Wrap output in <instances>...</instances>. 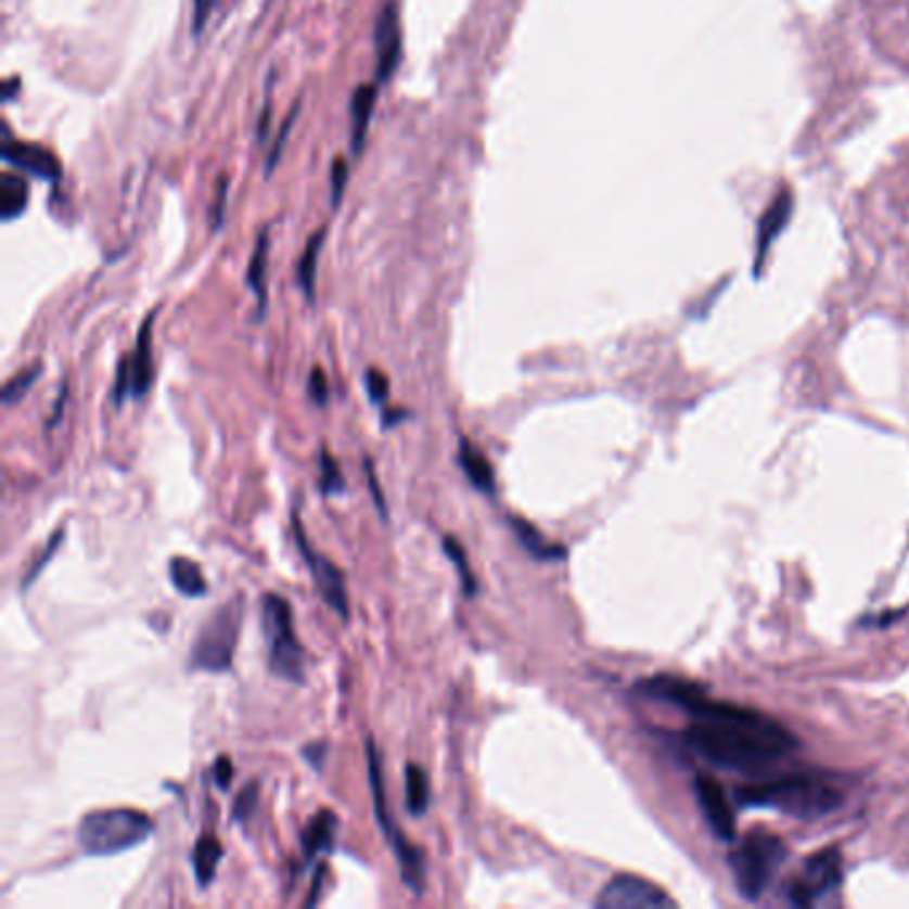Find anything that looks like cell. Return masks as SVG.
<instances>
[{"label": "cell", "mask_w": 909, "mask_h": 909, "mask_svg": "<svg viewBox=\"0 0 909 909\" xmlns=\"http://www.w3.org/2000/svg\"><path fill=\"white\" fill-rule=\"evenodd\" d=\"M693 722L686 728V744L696 755L726 771L757 773L797 750V739L768 715L739 704L699 699L689 709Z\"/></svg>", "instance_id": "cell-1"}, {"label": "cell", "mask_w": 909, "mask_h": 909, "mask_svg": "<svg viewBox=\"0 0 909 909\" xmlns=\"http://www.w3.org/2000/svg\"><path fill=\"white\" fill-rule=\"evenodd\" d=\"M737 801L744 808H779L797 819H821L843 806V792L821 773L801 771L739 786Z\"/></svg>", "instance_id": "cell-2"}, {"label": "cell", "mask_w": 909, "mask_h": 909, "mask_svg": "<svg viewBox=\"0 0 909 909\" xmlns=\"http://www.w3.org/2000/svg\"><path fill=\"white\" fill-rule=\"evenodd\" d=\"M155 824L137 808H99L78 821V846L91 856H115L153 835Z\"/></svg>", "instance_id": "cell-3"}, {"label": "cell", "mask_w": 909, "mask_h": 909, "mask_svg": "<svg viewBox=\"0 0 909 909\" xmlns=\"http://www.w3.org/2000/svg\"><path fill=\"white\" fill-rule=\"evenodd\" d=\"M261 629H265L267 662H270L272 675L289 683H305L307 654L305 645L294 635V616L283 596L267 592L261 598Z\"/></svg>", "instance_id": "cell-4"}, {"label": "cell", "mask_w": 909, "mask_h": 909, "mask_svg": "<svg viewBox=\"0 0 909 909\" xmlns=\"http://www.w3.org/2000/svg\"><path fill=\"white\" fill-rule=\"evenodd\" d=\"M366 763H369V786H371V801H374L376 821H379V827H382V835L389 841V848H393L395 859H398L400 880H404L406 888H411L413 896H422L424 894V854L413 846L406 835H400L398 827H395V819H393V814H389V803H387V786H384L382 757H379L374 739L366 742Z\"/></svg>", "instance_id": "cell-5"}, {"label": "cell", "mask_w": 909, "mask_h": 909, "mask_svg": "<svg viewBox=\"0 0 909 909\" xmlns=\"http://www.w3.org/2000/svg\"><path fill=\"white\" fill-rule=\"evenodd\" d=\"M786 859V846L779 835L766 830H753L731 854L733 878L739 894L747 901H757L766 894L768 883L777 875Z\"/></svg>", "instance_id": "cell-6"}, {"label": "cell", "mask_w": 909, "mask_h": 909, "mask_svg": "<svg viewBox=\"0 0 909 909\" xmlns=\"http://www.w3.org/2000/svg\"><path fill=\"white\" fill-rule=\"evenodd\" d=\"M243 627V598L227 600L197 632L190 649V669L201 673H230L238 638Z\"/></svg>", "instance_id": "cell-7"}, {"label": "cell", "mask_w": 909, "mask_h": 909, "mask_svg": "<svg viewBox=\"0 0 909 909\" xmlns=\"http://www.w3.org/2000/svg\"><path fill=\"white\" fill-rule=\"evenodd\" d=\"M153 325L155 312H150L148 318H144L142 329H139L133 353L120 360V369L113 387L115 406H124L126 398L142 400L144 395L150 393V387H153Z\"/></svg>", "instance_id": "cell-8"}, {"label": "cell", "mask_w": 909, "mask_h": 909, "mask_svg": "<svg viewBox=\"0 0 909 909\" xmlns=\"http://www.w3.org/2000/svg\"><path fill=\"white\" fill-rule=\"evenodd\" d=\"M294 534H296V545H299V552H302V558H305L307 568H310L312 581H315V587H318L320 598H323L325 603L340 614L342 622H347L349 596H347V581H345V574H342V568L331 563L323 552L312 550L310 539H307V534H305V526H302V517L296 515V512H294Z\"/></svg>", "instance_id": "cell-9"}, {"label": "cell", "mask_w": 909, "mask_h": 909, "mask_svg": "<svg viewBox=\"0 0 909 909\" xmlns=\"http://www.w3.org/2000/svg\"><path fill=\"white\" fill-rule=\"evenodd\" d=\"M843 861L841 850L827 848L821 854L811 856L803 867V878H797L790 888V905L795 907H814L824 899L827 894L837 888L841 883Z\"/></svg>", "instance_id": "cell-10"}, {"label": "cell", "mask_w": 909, "mask_h": 909, "mask_svg": "<svg viewBox=\"0 0 909 909\" xmlns=\"http://www.w3.org/2000/svg\"><path fill=\"white\" fill-rule=\"evenodd\" d=\"M596 907L600 909H669L675 899L664 894L656 883L638 875H616L603 885Z\"/></svg>", "instance_id": "cell-11"}, {"label": "cell", "mask_w": 909, "mask_h": 909, "mask_svg": "<svg viewBox=\"0 0 909 909\" xmlns=\"http://www.w3.org/2000/svg\"><path fill=\"white\" fill-rule=\"evenodd\" d=\"M374 46H376V80L393 78L395 67L404 56V30H400V11L395 0H387L376 16L374 30Z\"/></svg>", "instance_id": "cell-12"}, {"label": "cell", "mask_w": 909, "mask_h": 909, "mask_svg": "<svg viewBox=\"0 0 909 909\" xmlns=\"http://www.w3.org/2000/svg\"><path fill=\"white\" fill-rule=\"evenodd\" d=\"M0 153H3L5 163H11L14 168H20L22 174H33V177L49 179V182L60 179V174H62L60 157L51 153V150L38 148V144L14 142L9 131H5V142H3V150H0Z\"/></svg>", "instance_id": "cell-13"}, {"label": "cell", "mask_w": 909, "mask_h": 909, "mask_svg": "<svg viewBox=\"0 0 909 909\" xmlns=\"http://www.w3.org/2000/svg\"><path fill=\"white\" fill-rule=\"evenodd\" d=\"M696 797H699V806H702V814H704V819H707L709 830H713L720 841L733 843V837H737V824H733V808H731V803H728L722 786L715 782V779L699 777Z\"/></svg>", "instance_id": "cell-14"}, {"label": "cell", "mask_w": 909, "mask_h": 909, "mask_svg": "<svg viewBox=\"0 0 909 909\" xmlns=\"http://www.w3.org/2000/svg\"><path fill=\"white\" fill-rule=\"evenodd\" d=\"M792 206H795V197H792V190L782 184V190H777L771 206L763 212L760 225H757V246H755V276L760 272V265L766 261L768 248L777 241L779 232L784 230L786 221L792 217Z\"/></svg>", "instance_id": "cell-15"}, {"label": "cell", "mask_w": 909, "mask_h": 909, "mask_svg": "<svg viewBox=\"0 0 909 909\" xmlns=\"http://www.w3.org/2000/svg\"><path fill=\"white\" fill-rule=\"evenodd\" d=\"M638 693H643L645 699H654V702L673 704V707H680L683 713H689L699 699L707 696V693L699 689V686L689 683V680L669 678V675H658V678L643 680V683H638Z\"/></svg>", "instance_id": "cell-16"}, {"label": "cell", "mask_w": 909, "mask_h": 909, "mask_svg": "<svg viewBox=\"0 0 909 909\" xmlns=\"http://www.w3.org/2000/svg\"><path fill=\"white\" fill-rule=\"evenodd\" d=\"M457 462L475 491L486 494V497H494V494H497V472H494L486 453H483L470 438L459 440Z\"/></svg>", "instance_id": "cell-17"}, {"label": "cell", "mask_w": 909, "mask_h": 909, "mask_svg": "<svg viewBox=\"0 0 909 909\" xmlns=\"http://www.w3.org/2000/svg\"><path fill=\"white\" fill-rule=\"evenodd\" d=\"M336 814L331 808H320L312 816L310 824L302 830V854H305V867H312L323 854H329L336 837Z\"/></svg>", "instance_id": "cell-18"}, {"label": "cell", "mask_w": 909, "mask_h": 909, "mask_svg": "<svg viewBox=\"0 0 909 909\" xmlns=\"http://www.w3.org/2000/svg\"><path fill=\"white\" fill-rule=\"evenodd\" d=\"M374 104H376L374 84H366L355 89L353 102H349V148H353V155L363 153L366 137H369L371 115H374Z\"/></svg>", "instance_id": "cell-19"}, {"label": "cell", "mask_w": 909, "mask_h": 909, "mask_svg": "<svg viewBox=\"0 0 909 909\" xmlns=\"http://www.w3.org/2000/svg\"><path fill=\"white\" fill-rule=\"evenodd\" d=\"M510 528H512V534L517 536V545H521L523 550L534 558V561L555 563L565 558V547L547 539V536L541 534L534 523L521 521V517H510Z\"/></svg>", "instance_id": "cell-20"}, {"label": "cell", "mask_w": 909, "mask_h": 909, "mask_svg": "<svg viewBox=\"0 0 909 909\" xmlns=\"http://www.w3.org/2000/svg\"><path fill=\"white\" fill-rule=\"evenodd\" d=\"M221 856H225V848H221V841L217 835L197 837L195 848H192V872H195V880L201 888H208V885L214 883Z\"/></svg>", "instance_id": "cell-21"}, {"label": "cell", "mask_w": 909, "mask_h": 909, "mask_svg": "<svg viewBox=\"0 0 909 909\" xmlns=\"http://www.w3.org/2000/svg\"><path fill=\"white\" fill-rule=\"evenodd\" d=\"M168 576H171V585L177 587L179 596L184 598H203L208 592V581L203 576V568L190 558H171L168 563Z\"/></svg>", "instance_id": "cell-22"}, {"label": "cell", "mask_w": 909, "mask_h": 909, "mask_svg": "<svg viewBox=\"0 0 909 909\" xmlns=\"http://www.w3.org/2000/svg\"><path fill=\"white\" fill-rule=\"evenodd\" d=\"M27 201H30V184L25 174L5 171L0 177V217L16 219L27 208Z\"/></svg>", "instance_id": "cell-23"}, {"label": "cell", "mask_w": 909, "mask_h": 909, "mask_svg": "<svg viewBox=\"0 0 909 909\" xmlns=\"http://www.w3.org/2000/svg\"><path fill=\"white\" fill-rule=\"evenodd\" d=\"M267 254H270V232H267L265 227V230L259 232V238H256V246L246 272L248 289L254 291L256 305H259V315L265 312L267 307Z\"/></svg>", "instance_id": "cell-24"}, {"label": "cell", "mask_w": 909, "mask_h": 909, "mask_svg": "<svg viewBox=\"0 0 909 909\" xmlns=\"http://www.w3.org/2000/svg\"><path fill=\"white\" fill-rule=\"evenodd\" d=\"M406 782V808L413 819L424 816L430 811V801H433V792H430V779L417 763H408L404 771Z\"/></svg>", "instance_id": "cell-25"}, {"label": "cell", "mask_w": 909, "mask_h": 909, "mask_svg": "<svg viewBox=\"0 0 909 909\" xmlns=\"http://www.w3.org/2000/svg\"><path fill=\"white\" fill-rule=\"evenodd\" d=\"M323 238H325V230L312 232L305 252H302L299 256V265H296V281H299V289L305 291L307 302H315V281H318V259H320V248H323Z\"/></svg>", "instance_id": "cell-26"}, {"label": "cell", "mask_w": 909, "mask_h": 909, "mask_svg": "<svg viewBox=\"0 0 909 909\" xmlns=\"http://www.w3.org/2000/svg\"><path fill=\"white\" fill-rule=\"evenodd\" d=\"M318 468H320V494L323 497H336V494H345L347 491V483H345V475H342L340 464H336V459L331 457L329 446H320V453H318Z\"/></svg>", "instance_id": "cell-27"}, {"label": "cell", "mask_w": 909, "mask_h": 909, "mask_svg": "<svg viewBox=\"0 0 909 909\" xmlns=\"http://www.w3.org/2000/svg\"><path fill=\"white\" fill-rule=\"evenodd\" d=\"M443 552H446V558L457 565V574L459 579H462V590L468 598H475L477 596V579L475 574H472L470 563H468V552H464V547L459 545L457 536H443Z\"/></svg>", "instance_id": "cell-28"}, {"label": "cell", "mask_w": 909, "mask_h": 909, "mask_svg": "<svg viewBox=\"0 0 909 909\" xmlns=\"http://www.w3.org/2000/svg\"><path fill=\"white\" fill-rule=\"evenodd\" d=\"M40 371H43V366H40V363H33L30 369L20 371V374H16L14 379H9V382H5V387H3V404H5V406L20 404V400L25 398L27 393H30L33 384L38 382Z\"/></svg>", "instance_id": "cell-29"}, {"label": "cell", "mask_w": 909, "mask_h": 909, "mask_svg": "<svg viewBox=\"0 0 909 909\" xmlns=\"http://www.w3.org/2000/svg\"><path fill=\"white\" fill-rule=\"evenodd\" d=\"M256 801H259V784L248 782L241 792L235 795V806H232V821L235 824H246L256 811Z\"/></svg>", "instance_id": "cell-30"}, {"label": "cell", "mask_w": 909, "mask_h": 909, "mask_svg": "<svg viewBox=\"0 0 909 909\" xmlns=\"http://www.w3.org/2000/svg\"><path fill=\"white\" fill-rule=\"evenodd\" d=\"M299 107H302V102H294V107H291V113L285 115V120H283L281 131H278L276 142H272V150H270V155H267V166H265L267 177H272V171H276L278 161H281L283 148H285V139H289L291 128H294V120H296V115H299Z\"/></svg>", "instance_id": "cell-31"}, {"label": "cell", "mask_w": 909, "mask_h": 909, "mask_svg": "<svg viewBox=\"0 0 909 909\" xmlns=\"http://www.w3.org/2000/svg\"><path fill=\"white\" fill-rule=\"evenodd\" d=\"M62 539H64V528H60V532H54V536H51V539L46 541V552H43V555L38 558V561H35V563L30 565V571H27V576H25V579H22V590H27V587H30L33 581L38 579L40 571H43L46 565H49L51 558H54V555H56V550H60Z\"/></svg>", "instance_id": "cell-32"}, {"label": "cell", "mask_w": 909, "mask_h": 909, "mask_svg": "<svg viewBox=\"0 0 909 909\" xmlns=\"http://www.w3.org/2000/svg\"><path fill=\"white\" fill-rule=\"evenodd\" d=\"M366 393H369L371 404L376 406H387V398H389V379L382 374V371L376 369H369L366 371Z\"/></svg>", "instance_id": "cell-33"}, {"label": "cell", "mask_w": 909, "mask_h": 909, "mask_svg": "<svg viewBox=\"0 0 909 909\" xmlns=\"http://www.w3.org/2000/svg\"><path fill=\"white\" fill-rule=\"evenodd\" d=\"M347 188V161L345 157H336L334 166H331V208H340L342 197H345Z\"/></svg>", "instance_id": "cell-34"}, {"label": "cell", "mask_w": 909, "mask_h": 909, "mask_svg": "<svg viewBox=\"0 0 909 909\" xmlns=\"http://www.w3.org/2000/svg\"><path fill=\"white\" fill-rule=\"evenodd\" d=\"M307 395H310L315 406L329 404V376H325V371L318 369V366H315L310 382H307Z\"/></svg>", "instance_id": "cell-35"}, {"label": "cell", "mask_w": 909, "mask_h": 909, "mask_svg": "<svg viewBox=\"0 0 909 909\" xmlns=\"http://www.w3.org/2000/svg\"><path fill=\"white\" fill-rule=\"evenodd\" d=\"M217 9V0H192V35H201L206 30L208 16Z\"/></svg>", "instance_id": "cell-36"}, {"label": "cell", "mask_w": 909, "mask_h": 909, "mask_svg": "<svg viewBox=\"0 0 909 909\" xmlns=\"http://www.w3.org/2000/svg\"><path fill=\"white\" fill-rule=\"evenodd\" d=\"M227 188H230V179L219 177L217 188H214V206H212V227H214V230H219V227H221V217H225Z\"/></svg>", "instance_id": "cell-37"}, {"label": "cell", "mask_w": 909, "mask_h": 909, "mask_svg": "<svg viewBox=\"0 0 909 909\" xmlns=\"http://www.w3.org/2000/svg\"><path fill=\"white\" fill-rule=\"evenodd\" d=\"M363 468H366V481H369V488H371V497H374V502H376V510H379V515L384 517V521H387V502H384V494H382V488H379V481H376V472H374V462H371L369 457H366V462H363Z\"/></svg>", "instance_id": "cell-38"}, {"label": "cell", "mask_w": 909, "mask_h": 909, "mask_svg": "<svg viewBox=\"0 0 909 909\" xmlns=\"http://www.w3.org/2000/svg\"><path fill=\"white\" fill-rule=\"evenodd\" d=\"M272 78H276V75H270V80H267V94H265V102H261V110H259V124H256V139H259V142H265L267 126H270V115H272L270 86H272Z\"/></svg>", "instance_id": "cell-39"}, {"label": "cell", "mask_w": 909, "mask_h": 909, "mask_svg": "<svg viewBox=\"0 0 909 909\" xmlns=\"http://www.w3.org/2000/svg\"><path fill=\"white\" fill-rule=\"evenodd\" d=\"M232 777H235V768H232L230 757L221 755L219 760L214 763V782H217L221 790H227V786H230V782H232Z\"/></svg>", "instance_id": "cell-40"}, {"label": "cell", "mask_w": 909, "mask_h": 909, "mask_svg": "<svg viewBox=\"0 0 909 909\" xmlns=\"http://www.w3.org/2000/svg\"><path fill=\"white\" fill-rule=\"evenodd\" d=\"M325 753H329V744H325V742H312V744H307L305 750H302V755H305V760L310 763L315 771H320V768H323Z\"/></svg>", "instance_id": "cell-41"}, {"label": "cell", "mask_w": 909, "mask_h": 909, "mask_svg": "<svg viewBox=\"0 0 909 909\" xmlns=\"http://www.w3.org/2000/svg\"><path fill=\"white\" fill-rule=\"evenodd\" d=\"M323 875H325V865H320V870H318V875H315V885H312V894L307 896V901L305 905L307 907H312L315 901H318V894H320V880H323Z\"/></svg>", "instance_id": "cell-42"}, {"label": "cell", "mask_w": 909, "mask_h": 909, "mask_svg": "<svg viewBox=\"0 0 909 909\" xmlns=\"http://www.w3.org/2000/svg\"><path fill=\"white\" fill-rule=\"evenodd\" d=\"M64 400H67V387H62V393H60V400H56V406H54V413H51V419H49V427H56V422H60Z\"/></svg>", "instance_id": "cell-43"}, {"label": "cell", "mask_w": 909, "mask_h": 909, "mask_svg": "<svg viewBox=\"0 0 909 909\" xmlns=\"http://www.w3.org/2000/svg\"><path fill=\"white\" fill-rule=\"evenodd\" d=\"M14 94H16V80H9V84H5V102H9Z\"/></svg>", "instance_id": "cell-44"}]
</instances>
